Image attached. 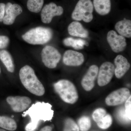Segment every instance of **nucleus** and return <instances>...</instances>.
<instances>
[{"instance_id": "obj_4", "label": "nucleus", "mask_w": 131, "mask_h": 131, "mask_svg": "<svg viewBox=\"0 0 131 131\" xmlns=\"http://www.w3.org/2000/svg\"><path fill=\"white\" fill-rule=\"evenodd\" d=\"M53 36L51 28L38 27L32 28L22 35L26 42L33 45H44L50 41Z\"/></svg>"}, {"instance_id": "obj_22", "label": "nucleus", "mask_w": 131, "mask_h": 131, "mask_svg": "<svg viewBox=\"0 0 131 131\" xmlns=\"http://www.w3.org/2000/svg\"><path fill=\"white\" fill-rule=\"evenodd\" d=\"M43 3L44 0H28L27 6L30 12L38 13L42 9Z\"/></svg>"}, {"instance_id": "obj_8", "label": "nucleus", "mask_w": 131, "mask_h": 131, "mask_svg": "<svg viewBox=\"0 0 131 131\" xmlns=\"http://www.w3.org/2000/svg\"><path fill=\"white\" fill-rule=\"evenodd\" d=\"M115 68L114 64L109 62H105L101 66L97 78L100 86H104L110 82L114 74Z\"/></svg>"}, {"instance_id": "obj_16", "label": "nucleus", "mask_w": 131, "mask_h": 131, "mask_svg": "<svg viewBox=\"0 0 131 131\" xmlns=\"http://www.w3.org/2000/svg\"><path fill=\"white\" fill-rule=\"evenodd\" d=\"M68 29L69 34L73 37L86 38L89 35L88 31L78 21H75L70 23Z\"/></svg>"}, {"instance_id": "obj_14", "label": "nucleus", "mask_w": 131, "mask_h": 131, "mask_svg": "<svg viewBox=\"0 0 131 131\" xmlns=\"http://www.w3.org/2000/svg\"><path fill=\"white\" fill-rule=\"evenodd\" d=\"M63 61L66 65L78 66L83 63L84 58L83 54L81 52L72 50H68L64 54Z\"/></svg>"}, {"instance_id": "obj_12", "label": "nucleus", "mask_w": 131, "mask_h": 131, "mask_svg": "<svg viewBox=\"0 0 131 131\" xmlns=\"http://www.w3.org/2000/svg\"><path fill=\"white\" fill-rule=\"evenodd\" d=\"M22 12L23 9L19 5L8 3L5 7V15L3 20V24L7 25L13 24L16 17Z\"/></svg>"}, {"instance_id": "obj_7", "label": "nucleus", "mask_w": 131, "mask_h": 131, "mask_svg": "<svg viewBox=\"0 0 131 131\" xmlns=\"http://www.w3.org/2000/svg\"><path fill=\"white\" fill-rule=\"evenodd\" d=\"M130 92L128 89L122 88L114 90L106 97L105 102L107 106H114L125 103L130 96Z\"/></svg>"}, {"instance_id": "obj_25", "label": "nucleus", "mask_w": 131, "mask_h": 131, "mask_svg": "<svg viewBox=\"0 0 131 131\" xmlns=\"http://www.w3.org/2000/svg\"><path fill=\"white\" fill-rule=\"evenodd\" d=\"M113 123V119L110 114H106L100 121L96 123L101 129H106L109 128Z\"/></svg>"}, {"instance_id": "obj_9", "label": "nucleus", "mask_w": 131, "mask_h": 131, "mask_svg": "<svg viewBox=\"0 0 131 131\" xmlns=\"http://www.w3.org/2000/svg\"><path fill=\"white\" fill-rule=\"evenodd\" d=\"M107 40L112 50L115 53L123 51L126 48L127 43L125 38L118 35L115 31L110 30L107 33Z\"/></svg>"}, {"instance_id": "obj_3", "label": "nucleus", "mask_w": 131, "mask_h": 131, "mask_svg": "<svg viewBox=\"0 0 131 131\" xmlns=\"http://www.w3.org/2000/svg\"><path fill=\"white\" fill-rule=\"evenodd\" d=\"M54 89L59 97L66 103L73 104L79 98L77 89L72 82L67 80H61L54 85Z\"/></svg>"}, {"instance_id": "obj_2", "label": "nucleus", "mask_w": 131, "mask_h": 131, "mask_svg": "<svg viewBox=\"0 0 131 131\" xmlns=\"http://www.w3.org/2000/svg\"><path fill=\"white\" fill-rule=\"evenodd\" d=\"M19 76L23 86L31 93L38 96H43L44 94V87L30 66L26 65L21 68Z\"/></svg>"}, {"instance_id": "obj_29", "label": "nucleus", "mask_w": 131, "mask_h": 131, "mask_svg": "<svg viewBox=\"0 0 131 131\" xmlns=\"http://www.w3.org/2000/svg\"><path fill=\"white\" fill-rule=\"evenodd\" d=\"M9 39L4 35H0V49H4L7 47L9 43Z\"/></svg>"}, {"instance_id": "obj_31", "label": "nucleus", "mask_w": 131, "mask_h": 131, "mask_svg": "<svg viewBox=\"0 0 131 131\" xmlns=\"http://www.w3.org/2000/svg\"><path fill=\"white\" fill-rule=\"evenodd\" d=\"M52 127L49 126H46L40 129L39 131H52Z\"/></svg>"}, {"instance_id": "obj_1", "label": "nucleus", "mask_w": 131, "mask_h": 131, "mask_svg": "<svg viewBox=\"0 0 131 131\" xmlns=\"http://www.w3.org/2000/svg\"><path fill=\"white\" fill-rule=\"evenodd\" d=\"M31 118L30 122L25 127L26 131H34L37 129L40 120H51L54 114L52 106L49 103L37 102L34 104L27 112Z\"/></svg>"}, {"instance_id": "obj_19", "label": "nucleus", "mask_w": 131, "mask_h": 131, "mask_svg": "<svg viewBox=\"0 0 131 131\" xmlns=\"http://www.w3.org/2000/svg\"><path fill=\"white\" fill-rule=\"evenodd\" d=\"M0 59L4 64L8 71L13 73L15 67L13 61L11 54L6 50L0 51Z\"/></svg>"}, {"instance_id": "obj_32", "label": "nucleus", "mask_w": 131, "mask_h": 131, "mask_svg": "<svg viewBox=\"0 0 131 131\" xmlns=\"http://www.w3.org/2000/svg\"><path fill=\"white\" fill-rule=\"evenodd\" d=\"M0 131H7L6 130H4V129H0Z\"/></svg>"}, {"instance_id": "obj_23", "label": "nucleus", "mask_w": 131, "mask_h": 131, "mask_svg": "<svg viewBox=\"0 0 131 131\" xmlns=\"http://www.w3.org/2000/svg\"><path fill=\"white\" fill-rule=\"evenodd\" d=\"M78 126L80 131H88L91 126L90 118L88 116H82L78 121Z\"/></svg>"}, {"instance_id": "obj_10", "label": "nucleus", "mask_w": 131, "mask_h": 131, "mask_svg": "<svg viewBox=\"0 0 131 131\" xmlns=\"http://www.w3.org/2000/svg\"><path fill=\"white\" fill-rule=\"evenodd\" d=\"M63 13V9L62 7L57 6L54 3H50L45 5L42 8L41 20L44 24H50L54 16H61Z\"/></svg>"}, {"instance_id": "obj_5", "label": "nucleus", "mask_w": 131, "mask_h": 131, "mask_svg": "<svg viewBox=\"0 0 131 131\" xmlns=\"http://www.w3.org/2000/svg\"><path fill=\"white\" fill-rule=\"evenodd\" d=\"M94 6L91 0H79L73 10L71 18L75 21L89 23L93 20Z\"/></svg>"}, {"instance_id": "obj_21", "label": "nucleus", "mask_w": 131, "mask_h": 131, "mask_svg": "<svg viewBox=\"0 0 131 131\" xmlns=\"http://www.w3.org/2000/svg\"><path fill=\"white\" fill-rule=\"evenodd\" d=\"M64 45L73 47L76 50H81L84 48V45H86V42L84 40L80 39H74L68 37L64 39L63 40Z\"/></svg>"}, {"instance_id": "obj_18", "label": "nucleus", "mask_w": 131, "mask_h": 131, "mask_svg": "<svg viewBox=\"0 0 131 131\" xmlns=\"http://www.w3.org/2000/svg\"><path fill=\"white\" fill-rule=\"evenodd\" d=\"M93 4L95 11L100 15H106L111 11L110 0H93Z\"/></svg>"}, {"instance_id": "obj_28", "label": "nucleus", "mask_w": 131, "mask_h": 131, "mask_svg": "<svg viewBox=\"0 0 131 131\" xmlns=\"http://www.w3.org/2000/svg\"><path fill=\"white\" fill-rule=\"evenodd\" d=\"M125 112L127 116L131 120V96H130L125 102Z\"/></svg>"}, {"instance_id": "obj_17", "label": "nucleus", "mask_w": 131, "mask_h": 131, "mask_svg": "<svg viewBox=\"0 0 131 131\" xmlns=\"http://www.w3.org/2000/svg\"><path fill=\"white\" fill-rule=\"evenodd\" d=\"M115 28L119 34L124 37L130 38L131 37V21L125 18L117 22Z\"/></svg>"}, {"instance_id": "obj_33", "label": "nucleus", "mask_w": 131, "mask_h": 131, "mask_svg": "<svg viewBox=\"0 0 131 131\" xmlns=\"http://www.w3.org/2000/svg\"><path fill=\"white\" fill-rule=\"evenodd\" d=\"M0 73H1V69H0Z\"/></svg>"}, {"instance_id": "obj_26", "label": "nucleus", "mask_w": 131, "mask_h": 131, "mask_svg": "<svg viewBox=\"0 0 131 131\" xmlns=\"http://www.w3.org/2000/svg\"><path fill=\"white\" fill-rule=\"evenodd\" d=\"M106 114V112L105 109L102 108H97L94 111L92 114V117L94 121L96 123L99 122Z\"/></svg>"}, {"instance_id": "obj_24", "label": "nucleus", "mask_w": 131, "mask_h": 131, "mask_svg": "<svg viewBox=\"0 0 131 131\" xmlns=\"http://www.w3.org/2000/svg\"><path fill=\"white\" fill-rule=\"evenodd\" d=\"M63 131H80L78 125L70 118L66 119L64 122Z\"/></svg>"}, {"instance_id": "obj_30", "label": "nucleus", "mask_w": 131, "mask_h": 131, "mask_svg": "<svg viewBox=\"0 0 131 131\" xmlns=\"http://www.w3.org/2000/svg\"><path fill=\"white\" fill-rule=\"evenodd\" d=\"M6 5L3 3H0V22L3 21L5 15Z\"/></svg>"}, {"instance_id": "obj_15", "label": "nucleus", "mask_w": 131, "mask_h": 131, "mask_svg": "<svg viewBox=\"0 0 131 131\" xmlns=\"http://www.w3.org/2000/svg\"><path fill=\"white\" fill-rule=\"evenodd\" d=\"M114 74L118 79H120L125 75L130 68V64L125 57L122 55H118L115 58Z\"/></svg>"}, {"instance_id": "obj_11", "label": "nucleus", "mask_w": 131, "mask_h": 131, "mask_svg": "<svg viewBox=\"0 0 131 131\" xmlns=\"http://www.w3.org/2000/svg\"><path fill=\"white\" fill-rule=\"evenodd\" d=\"M6 101L14 112L20 113L26 110L30 105V98L26 96H9Z\"/></svg>"}, {"instance_id": "obj_27", "label": "nucleus", "mask_w": 131, "mask_h": 131, "mask_svg": "<svg viewBox=\"0 0 131 131\" xmlns=\"http://www.w3.org/2000/svg\"><path fill=\"white\" fill-rule=\"evenodd\" d=\"M117 119L120 122L122 123L127 124L131 122V120L127 116L125 108H121L117 112Z\"/></svg>"}, {"instance_id": "obj_6", "label": "nucleus", "mask_w": 131, "mask_h": 131, "mask_svg": "<svg viewBox=\"0 0 131 131\" xmlns=\"http://www.w3.org/2000/svg\"><path fill=\"white\" fill-rule=\"evenodd\" d=\"M41 57L43 63L47 68L54 69L61 58L60 52L55 47L47 46L42 49Z\"/></svg>"}, {"instance_id": "obj_13", "label": "nucleus", "mask_w": 131, "mask_h": 131, "mask_svg": "<svg viewBox=\"0 0 131 131\" xmlns=\"http://www.w3.org/2000/svg\"><path fill=\"white\" fill-rule=\"evenodd\" d=\"M99 69L96 65H92L89 67L81 81L82 87L85 91H89L95 86V82L98 76Z\"/></svg>"}, {"instance_id": "obj_20", "label": "nucleus", "mask_w": 131, "mask_h": 131, "mask_svg": "<svg viewBox=\"0 0 131 131\" xmlns=\"http://www.w3.org/2000/svg\"><path fill=\"white\" fill-rule=\"evenodd\" d=\"M0 127L7 130L14 131L17 128L16 121L7 116L0 115Z\"/></svg>"}]
</instances>
